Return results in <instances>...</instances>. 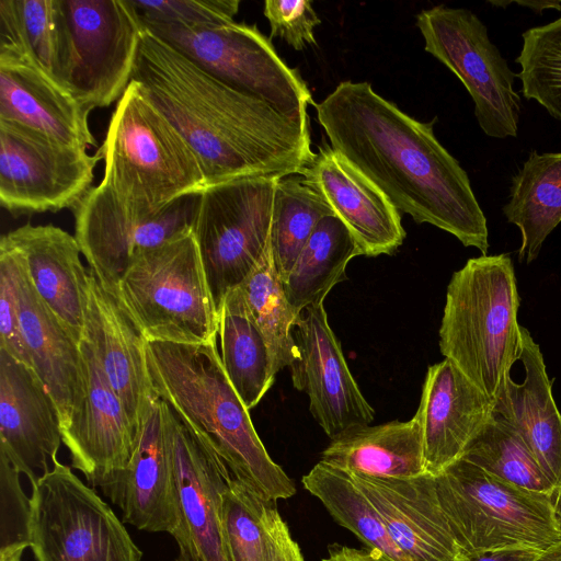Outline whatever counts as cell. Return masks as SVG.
<instances>
[{"instance_id":"cell-1","label":"cell","mask_w":561,"mask_h":561,"mask_svg":"<svg viewBox=\"0 0 561 561\" xmlns=\"http://www.w3.org/2000/svg\"><path fill=\"white\" fill-rule=\"evenodd\" d=\"M330 147L369 179L402 213L431 224L486 255L489 231L467 172L422 123L346 80L314 104Z\"/></svg>"},{"instance_id":"cell-2","label":"cell","mask_w":561,"mask_h":561,"mask_svg":"<svg viewBox=\"0 0 561 561\" xmlns=\"http://www.w3.org/2000/svg\"><path fill=\"white\" fill-rule=\"evenodd\" d=\"M195 152L207 186L301 175L309 128L208 73L141 24L131 77Z\"/></svg>"},{"instance_id":"cell-3","label":"cell","mask_w":561,"mask_h":561,"mask_svg":"<svg viewBox=\"0 0 561 561\" xmlns=\"http://www.w3.org/2000/svg\"><path fill=\"white\" fill-rule=\"evenodd\" d=\"M146 354L157 397L208 439L233 478L268 501L295 495L294 481L270 457L230 383L216 341L148 342Z\"/></svg>"},{"instance_id":"cell-4","label":"cell","mask_w":561,"mask_h":561,"mask_svg":"<svg viewBox=\"0 0 561 561\" xmlns=\"http://www.w3.org/2000/svg\"><path fill=\"white\" fill-rule=\"evenodd\" d=\"M98 151L104 160L100 184L136 217L154 216L207 187L195 152L133 80L117 101Z\"/></svg>"},{"instance_id":"cell-5","label":"cell","mask_w":561,"mask_h":561,"mask_svg":"<svg viewBox=\"0 0 561 561\" xmlns=\"http://www.w3.org/2000/svg\"><path fill=\"white\" fill-rule=\"evenodd\" d=\"M519 305L508 253L469 259L447 286L440 353L494 403L519 360Z\"/></svg>"},{"instance_id":"cell-6","label":"cell","mask_w":561,"mask_h":561,"mask_svg":"<svg viewBox=\"0 0 561 561\" xmlns=\"http://www.w3.org/2000/svg\"><path fill=\"white\" fill-rule=\"evenodd\" d=\"M442 510L462 556L511 549L545 552L561 541L553 499L459 458L435 476Z\"/></svg>"},{"instance_id":"cell-7","label":"cell","mask_w":561,"mask_h":561,"mask_svg":"<svg viewBox=\"0 0 561 561\" xmlns=\"http://www.w3.org/2000/svg\"><path fill=\"white\" fill-rule=\"evenodd\" d=\"M148 342L209 344L216 309L192 229L138 253L114 291Z\"/></svg>"},{"instance_id":"cell-8","label":"cell","mask_w":561,"mask_h":561,"mask_svg":"<svg viewBox=\"0 0 561 561\" xmlns=\"http://www.w3.org/2000/svg\"><path fill=\"white\" fill-rule=\"evenodd\" d=\"M140 22L211 76L308 126L307 106L314 104L309 88L255 25Z\"/></svg>"},{"instance_id":"cell-9","label":"cell","mask_w":561,"mask_h":561,"mask_svg":"<svg viewBox=\"0 0 561 561\" xmlns=\"http://www.w3.org/2000/svg\"><path fill=\"white\" fill-rule=\"evenodd\" d=\"M28 545L36 561H141L111 506L58 460L31 484Z\"/></svg>"},{"instance_id":"cell-10","label":"cell","mask_w":561,"mask_h":561,"mask_svg":"<svg viewBox=\"0 0 561 561\" xmlns=\"http://www.w3.org/2000/svg\"><path fill=\"white\" fill-rule=\"evenodd\" d=\"M274 178H244L207 186L192 227L207 283L219 311L271 252Z\"/></svg>"},{"instance_id":"cell-11","label":"cell","mask_w":561,"mask_h":561,"mask_svg":"<svg viewBox=\"0 0 561 561\" xmlns=\"http://www.w3.org/2000/svg\"><path fill=\"white\" fill-rule=\"evenodd\" d=\"M416 25L424 49L469 92L482 131L500 139L516 137L522 105L513 88L517 75L490 41L482 21L468 9L439 4L422 10Z\"/></svg>"},{"instance_id":"cell-12","label":"cell","mask_w":561,"mask_h":561,"mask_svg":"<svg viewBox=\"0 0 561 561\" xmlns=\"http://www.w3.org/2000/svg\"><path fill=\"white\" fill-rule=\"evenodd\" d=\"M99 151L0 119V204L14 216L75 208L92 188Z\"/></svg>"},{"instance_id":"cell-13","label":"cell","mask_w":561,"mask_h":561,"mask_svg":"<svg viewBox=\"0 0 561 561\" xmlns=\"http://www.w3.org/2000/svg\"><path fill=\"white\" fill-rule=\"evenodd\" d=\"M70 35L67 90L90 108L119 100L131 81L141 35L130 0H61Z\"/></svg>"},{"instance_id":"cell-14","label":"cell","mask_w":561,"mask_h":561,"mask_svg":"<svg viewBox=\"0 0 561 561\" xmlns=\"http://www.w3.org/2000/svg\"><path fill=\"white\" fill-rule=\"evenodd\" d=\"M201 194L183 196L159 214L140 218L104 186L92 187L72 209L75 237L90 271L110 291L140 252L192 229Z\"/></svg>"},{"instance_id":"cell-15","label":"cell","mask_w":561,"mask_h":561,"mask_svg":"<svg viewBox=\"0 0 561 561\" xmlns=\"http://www.w3.org/2000/svg\"><path fill=\"white\" fill-rule=\"evenodd\" d=\"M181 527L175 541L188 561H230L222 524L224 493L232 474L201 433L165 402Z\"/></svg>"},{"instance_id":"cell-16","label":"cell","mask_w":561,"mask_h":561,"mask_svg":"<svg viewBox=\"0 0 561 561\" xmlns=\"http://www.w3.org/2000/svg\"><path fill=\"white\" fill-rule=\"evenodd\" d=\"M294 339L297 358L289 366L293 385L308 394L310 412L329 438L369 425L375 411L347 366L323 304L301 311Z\"/></svg>"},{"instance_id":"cell-17","label":"cell","mask_w":561,"mask_h":561,"mask_svg":"<svg viewBox=\"0 0 561 561\" xmlns=\"http://www.w3.org/2000/svg\"><path fill=\"white\" fill-rule=\"evenodd\" d=\"M102 490L121 508L125 523L140 530L178 537L181 514L167 432L165 402L159 397L146 405L127 467Z\"/></svg>"},{"instance_id":"cell-18","label":"cell","mask_w":561,"mask_h":561,"mask_svg":"<svg viewBox=\"0 0 561 561\" xmlns=\"http://www.w3.org/2000/svg\"><path fill=\"white\" fill-rule=\"evenodd\" d=\"M84 392L70 424L61 430L71 466L101 489L123 471L135 449L137 432L89 341L80 342Z\"/></svg>"},{"instance_id":"cell-19","label":"cell","mask_w":561,"mask_h":561,"mask_svg":"<svg viewBox=\"0 0 561 561\" xmlns=\"http://www.w3.org/2000/svg\"><path fill=\"white\" fill-rule=\"evenodd\" d=\"M494 404L453 360L428 367L416 411L428 473L437 476L463 456L494 419Z\"/></svg>"},{"instance_id":"cell-20","label":"cell","mask_w":561,"mask_h":561,"mask_svg":"<svg viewBox=\"0 0 561 561\" xmlns=\"http://www.w3.org/2000/svg\"><path fill=\"white\" fill-rule=\"evenodd\" d=\"M61 437L56 404L33 369L0 350V451L30 483L57 460ZM41 474V476H42Z\"/></svg>"},{"instance_id":"cell-21","label":"cell","mask_w":561,"mask_h":561,"mask_svg":"<svg viewBox=\"0 0 561 561\" xmlns=\"http://www.w3.org/2000/svg\"><path fill=\"white\" fill-rule=\"evenodd\" d=\"M352 233L359 254H392L405 231L400 211L386 195L341 153L320 148L301 174Z\"/></svg>"},{"instance_id":"cell-22","label":"cell","mask_w":561,"mask_h":561,"mask_svg":"<svg viewBox=\"0 0 561 561\" xmlns=\"http://www.w3.org/2000/svg\"><path fill=\"white\" fill-rule=\"evenodd\" d=\"M409 561H457L461 556L436 492L435 476L373 478L351 474Z\"/></svg>"},{"instance_id":"cell-23","label":"cell","mask_w":561,"mask_h":561,"mask_svg":"<svg viewBox=\"0 0 561 561\" xmlns=\"http://www.w3.org/2000/svg\"><path fill=\"white\" fill-rule=\"evenodd\" d=\"M0 247L11 257L21 332L32 368L54 400L64 430L84 392L80 342L37 295L16 253L2 238Z\"/></svg>"},{"instance_id":"cell-24","label":"cell","mask_w":561,"mask_h":561,"mask_svg":"<svg viewBox=\"0 0 561 561\" xmlns=\"http://www.w3.org/2000/svg\"><path fill=\"white\" fill-rule=\"evenodd\" d=\"M89 275L84 337L137 432L147 403L157 397L147 362L148 341L116 295L90 270Z\"/></svg>"},{"instance_id":"cell-25","label":"cell","mask_w":561,"mask_h":561,"mask_svg":"<svg viewBox=\"0 0 561 561\" xmlns=\"http://www.w3.org/2000/svg\"><path fill=\"white\" fill-rule=\"evenodd\" d=\"M1 238L16 253L41 299L81 342L90 275L76 237L53 225L26 224Z\"/></svg>"},{"instance_id":"cell-26","label":"cell","mask_w":561,"mask_h":561,"mask_svg":"<svg viewBox=\"0 0 561 561\" xmlns=\"http://www.w3.org/2000/svg\"><path fill=\"white\" fill-rule=\"evenodd\" d=\"M519 360L524 379L515 382L511 374L506 376L494 412L520 435L557 488L561 519V412L553 399L540 347L522 325Z\"/></svg>"},{"instance_id":"cell-27","label":"cell","mask_w":561,"mask_h":561,"mask_svg":"<svg viewBox=\"0 0 561 561\" xmlns=\"http://www.w3.org/2000/svg\"><path fill=\"white\" fill-rule=\"evenodd\" d=\"M91 111L33 64L0 59V119L88 148L96 145Z\"/></svg>"},{"instance_id":"cell-28","label":"cell","mask_w":561,"mask_h":561,"mask_svg":"<svg viewBox=\"0 0 561 561\" xmlns=\"http://www.w3.org/2000/svg\"><path fill=\"white\" fill-rule=\"evenodd\" d=\"M320 461L351 474L373 478H413L428 473L417 413L405 422L350 430L331 439Z\"/></svg>"},{"instance_id":"cell-29","label":"cell","mask_w":561,"mask_h":561,"mask_svg":"<svg viewBox=\"0 0 561 561\" xmlns=\"http://www.w3.org/2000/svg\"><path fill=\"white\" fill-rule=\"evenodd\" d=\"M0 59L28 61L67 89L70 35L61 0H0Z\"/></svg>"},{"instance_id":"cell-30","label":"cell","mask_w":561,"mask_h":561,"mask_svg":"<svg viewBox=\"0 0 561 561\" xmlns=\"http://www.w3.org/2000/svg\"><path fill=\"white\" fill-rule=\"evenodd\" d=\"M503 214L520 230L518 260L531 263L561 222V152L529 153L512 179L511 196Z\"/></svg>"},{"instance_id":"cell-31","label":"cell","mask_w":561,"mask_h":561,"mask_svg":"<svg viewBox=\"0 0 561 561\" xmlns=\"http://www.w3.org/2000/svg\"><path fill=\"white\" fill-rule=\"evenodd\" d=\"M218 337L225 373L250 411L268 391L275 374L267 345L249 313L240 287L230 290L224 300Z\"/></svg>"},{"instance_id":"cell-32","label":"cell","mask_w":561,"mask_h":561,"mask_svg":"<svg viewBox=\"0 0 561 561\" xmlns=\"http://www.w3.org/2000/svg\"><path fill=\"white\" fill-rule=\"evenodd\" d=\"M357 255V244L347 227L335 215L324 217L283 282L294 312L299 316L306 308L323 304L330 290L346 279V266Z\"/></svg>"},{"instance_id":"cell-33","label":"cell","mask_w":561,"mask_h":561,"mask_svg":"<svg viewBox=\"0 0 561 561\" xmlns=\"http://www.w3.org/2000/svg\"><path fill=\"white\" fill-rule=\"evenodd\" d=\"M301 482L333 519L352 531L366 549L382 561H409L392 541L375 506L347 472L319 461Z\"/></svg>"},{"instance_id":"cell-34","label":"cell","mask_w":561,"mask_h":561,"mask_svg":"<svg viewBox=\"0 0 561 561\" xmlns=\"http://www.w3.org/2000/svg\"><path fill=\"white\" fill-rule=\"evenodd\" d=\"M330 215H334L331 207L301 175L277 181L271 247L274 266L282 282L287 278L318 224Z\"/></svg>"},{"instance_id":"cell-35","label":"cell","mask_w":561,"mask_h":561,"mask_svg":"<svg viewBox=\"0 0 561 561\" xmlns=\"http://www.w3.org/2000/svg\"><path fill=\"white\" fill-rule=\"evenodd\" d=\"M239 287L249 313L267 345L276 375L297 358L294 327L299 316L286 298L272 250Z\"/></svg>"},{"instance_id":"cell-36","label":"cell","mask_w":561,"mask_h":561,"mask_svg":"<svg viewBox=\"0 0 561 561\" xmlns=\"http://www.w3.org/2000/svg\"><path fill=\"white\" fill-rule=\"evenodd\" d=\"M462 458L512 484L549 495L557 505V488L520 435L496 413Z\"/></svg>"},{"instance_id":"cell-37","label":"cell","mask_w":561,"mask_h":561,"mask_svg":"<svg viewBox=\"0 0 561 561\" xmlns=\"http://www.w3.org/2000/svg\"><path fill=\"white\" fill-rule=\"evenodd\" d=\"M516 62L517 77L527 100H535L561 122V16L523 33Z\"/></svg>"},{"instance_id":"cell-38","label":"cell","mask_w":561,"mask_h":561,"mask_svg":"<svg viewBox=\"0 0 561 561\" xmlns=\"http://www.w3.org/2000/svg\"><path fill=\"white\" fill-rule=\"evenodd\" d=\"M263 500L236 478L225 491L222 524L230 561H266V541L260 518Z\"/></svg>"},{"instance_id":"cell-39","label":"cell","mask_w":561,"mask_h":561,"mask_svg":"<svg viewBox=\"0 0 561 561\" xmlns=\"http://www.w3.org/2000/svg\"><path fill=\"white\" fill-rule=\"evenodd\" d=\"M145 21L181 25H216L233 22L239 0H130Z\"/></svg>"},{"instance_id":"cell-40","label":"cell","mask_w":561,"mask_h":561,"mask_svg":"<svg viewBox=\"0 0 561 561\" xmlns=\"http://www.w3.org/2000/svg\"><path fill=\"white\" fill-rule=\"evenodd\" d=\"M20 471L0 451V549L28 545L30 499L20 483Z\"/></svg>"},{"instance_id":"cell-41","label":"cell","mask_w":561,"mask_h":561,"mask_svg":"<svg viewBox=\"0 0 561 561\" xmlns=\"http://www.w3.org/2000/svg\"><path fill=\"white\" fill-rule=\"evenodd\" d=\"M264 15L271 26V39L279 37L296 50L317 44L314 28L321 20L312 8V1L266 0Z\"/></svg>"},{"instance_id":"cell-42","label":"cell","mask_w":561,"mask_h":561,"mask_svg":"<svg viewBox=\"0 0 561 561\" xmlns=\"http://www.w3.org/2000/svg\"><path fill=\"white\" fill-rule=\"evenodd\" d=\"M0 350L32 368L21 332L11 257L0 247Z\"/></svg>"},{"instance_id":"cell-43","label":"cell","mask_w":561,"mask_h":561,"mask_svg":"<svg viewBox=\"0 0 561 561\" xmlns=\"http://www.w3.org/2000/svg\"><path fill=\"white\" fill-rule=\"evenodd\" d=\"M260 518L266 541V561H305L287 523L277 511L276 502L263 500Z\"/></svg>"},{"instance_id":"cell-44","label":"cell","mask_w":561,"mask_h":561,"mask_svg":"<svg viewBox=\"0 0 561 561\" xmlns=\"http://www.w3.org/2000/svg\"><path fill=\"white\" fill-rule=\"evenodd\" d=\"M541 553L530 549H511L465 554L457 561H536Z\"/></svg>"},{"instance_id":"cell-45","label":"cell","mask_w":561,"mask_h":561,"mask_svg":"<svg viewBox=\"0 0 561 561\" xmlns=\"http://www.w3.org/2000/svg\"><path fill=\"white\" fill-rule=\"evenodd\" d=\"M489 3L506 8L511 3H516L523 7H527L531 10H534L537 13H541L545 9H556L558 11H561V2L560 1H522V0H514V1H489Z\"/></svg>"},{"instance_id":"cell-46","label":"cell","mask_w":561,"mask_h":561,"mask_svg":"<svg viewBox=\"0 0 561 561\" xmlns=\"http://www.w3.org/2000/svg\"><path fill=\"white\" fill-rule=\"evenodd\" d=\"M26 545H12L0 549V561H21Z\"/></svg>"},{"instance_id":"cell-47","label":"cell","mask_w":561,"mask_h":561,"mask_svg":"<svg viewBox=\"0 0 561 561\" xmlns=\"http://www.w3.org/2000/svg\"><path fill=\"white\" fill-rule=\"evenodd\" d=\"M536 561H561V541L542 552Z\"/></svg>"},{"instance_id":"cell-48","label":"cell","mask_w":561,"mask_h":561,"mask_svg":"<svg viewBox=\"0 0 561 561\" xmlns=\"http://www.w3.org/2000/svg\"><path fill=\"white\" fill-rule=\"evenodd\" d=\"M175 561H188L187 558L183 557V556H179Z\"/></svg>"}]
</instances>
